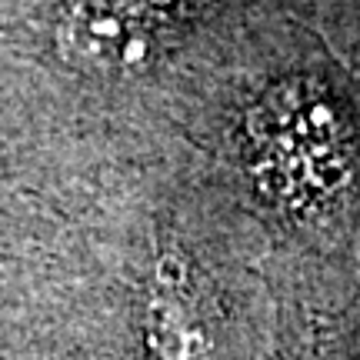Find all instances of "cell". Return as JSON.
I'll list each match as a JSON object with an SVG mask.
<instances>
[{
  "label": "cell",
  "instance_id": "3",
  "mask_svg": "<svg viewBox=\"0 0 360 360\" xmlns=\"http://www.w3.org/2000/svg\"><path fill=\"white\" fill-rule=\"evenodd\" d=\"M147 344L157 360H210V340L193 307L187 270L174 254L157 264L147 294Z\"/></svg>",
  "mask_w": 360,
  "mask_h": 360
},
{
  "label": "cell",
  "instance_id": "2",
  "mask_svg": "<svg viewBox=\"0 0 360 360\" xmlns=\"http://www.w3.org/2000/svg\"><path fill=\"white\" fill-rule=\"evenodd\" d=\"M164 27L157 0H67L53 47L80 74H134L164 51Z\"/></svg>",
  "mask_w": 360,
  "mask_h": 360
},
{
  "label": "cell",
  "instance_id": "1",
  "mask_svg": "<svg viewBox=\"0 0 360 360\" xmlns=\"http://www.w3.org/2000/svg\"><path fill=\"white\" fill-rule=\"evenodd\" d=\"M257 187L287 210H314L350 180V130L317 80L290 77L270 87L247 114Z\"/></svg>",
  "mask_w": 360,
  "mask_h": 360
}]
</instances>
